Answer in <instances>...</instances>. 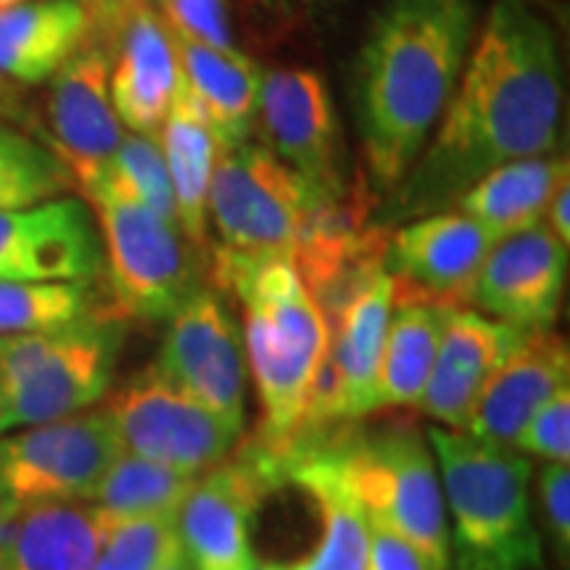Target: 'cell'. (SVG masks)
I'll list each match as a JSON object with an SVG mask.
<instances>
[{"instance_id":"cell-1","label":"cell","mask_w":570,"mask_h":570,"mask_svg":"<svg viewBox=\"0 0 570 570\" xmlns=\"http://www.w3.org/2000/svg\"><path fill=\"white\" fill-rule=\"evenodd\" d=\"M560 122L558 35L529 0H497L436 130L375 223L446 209L491 169L554 154Z\"/></svg>"},{"instance_id":"cell-2","label":"cell","mask_w":570,"mask_h":570,"mask_svg":"<svg viewBox=\"0 0 570 570\" xmlns=\"http://www.w3.org/2000/svg\"><path fill=\"white\" fill-rule=\"evenodd\" d=\"M475 38L473 0H383L352 75L365 183L386 198L423 154Z\"/></svg>"},{"instance_id":"cell-3","label":"cell","mask_w":570,"mask_h":570,"mask_svg":"<svg viewBox=\"0 0 570 570\" xmlns=\"http://www.w3.org/2000/svg\"><path fill=\"white\" fill-rule=\"evenodd\" d=\"M214 285L244 306L248 377L262 407L256 441L281 454L302 420L312 375L327 348V320L291 259L214 254Z\"/></svg>"},{"instance_id":"cell-4","label":"cell","mask_w":570,"mask_h":570,"mask_svg":"<svg viewBox=\"0 0 570 570\" xmlns=\"http://www.w3.org/2000/svg\"><path fill=\"white\" fill-rule=\"evenodd\" d=\"M428 444L436 458L446 518H452L449 550L458 570L541 568L529 458L444 425L428 431Z\"/></svg>"},{"instance_id":"cell-5","label":"cell","mask_w":570,"mask_h":570,"mask_svg":"<svg viewBox=\"0 0 570 570\" xmlns=\"http://www.w3.org/2000/svg\"><path fill=\"white\" fill-rule=\"evenodd\" d=\"M122 341L114 309L59 331L0 336V433L56 423L101 402Z\"/></svg>"},{"instance_id":"cell-6","label":"cell","mask_w":570,"mask_h":570,"mask_svg":"<svg viewBox=\"0 0 570 570\" xmlns=\"http://www.w3.org/2000/svg\"><path fill=\"white\" fill-rule=\"evenodd\" d=\"M96 217L114 312L140 323H167L196 288V248L183 230L140 204L106 173L82 190Z\"/></svg>"},{"instance_id":"cell-7","label":"cell","mask_w":570,"mask_h":570,"mask_svg":"<svg viewBox=\"0 0 570 570\" xmlns=\"http://www.w3.org/2000/svg\"><path fill=\"white\" fill-rule=\"evenodd\" d=\"M346 475L367 520L415 544L436 570H449V518L433 449L412 425L341 436Z\"/></svg>"},{"instance_id":"cell-8","label":"cell","mask_w":570,"mask_h":570,"mask_svg":"<svg viewBox=\"0 0 570 570\" xmlns=\"http://www.w3.org/2000/svg\"><path fill=\"white\" fill-rule=\"evenodd\" d=\"M315 198L265 142L246 140L217 156L209 185V225L223 252L291 259Z\"/></svg>"},{"instance_id":"cell-9","label":"cell","mask_w":570,"mask_h":570,"mask_svg":"<svg viewBox=\"0 0 570 570\" xmlns=\"http://www.w3.org/2000/svg\"><path fill=\"white\" fill-rule=\"evenodd\" d=\"M122 452L106 407L0 433V499L19 512L40 504L88 502Z\"/></svg>"},{"instance_id":"cell-10","label":"cell","mask_w":570,"mask_h":570,"mask_svg":"<svg viewBox=\"0 0 570 570\" xmlns=\"http://www.w3.org/2000/svg\"><path fill=\"white\" fill-rule=\"evenodd\" d=\"M281 483H285L281 460L256 439L198 475L175 518L188 566L194 570L252 566L256 512Z\"/></svg>"},{"instance_id":"cell-11","label":"cell","mask_w":570,"mask_h":570,"mask_svg":"<svg viewBox=\"0 0 570 570\" xmlns=\"http://www.w3.org/2000/svg\"><path fill=\"white\" fill-rule=\"evenodd\" d=\"M125 452L202 475L235 449L240 433L156 365L142 367L106 404Z\"/></svg>"},{"instance_id":"cell-12","label":"cell","mask_w":570,"mask_h":570,"mask_svg":"<svg viewBox=\"0 0 570 570\" xmlns=\"http://www.w3.org/2000/svg\"><path fill=\"white\" fill-rule=\"evenodd\" d=\"M156 365L206 410L244 433L246 348L244 331L217 288L196 285L173 312Z\"/></svg>"},{"instance_id":"cell-13","label":"cell","mask_w":570,"mask_h":570,"mask_svg":"<svg viewBox=\"0 0 570 570\" xmlns=\"http://www.w3.org/2000/svg\"><path fill=\"white\" fill-rule=\"evenodd\" d=\"M256 125L265 146L294 169L317 204L336 202L354 188L341 159V122L327 82L315 69L265 71Z\"/></svg>"},{"instance_id":"cell-14","label":"cell","mask_w":570,"mask_h":570,"mask_svg":"<svg viewBox=\"0 0 570 570\" xmlns=\"http://www.w3.org/2000/svg\"><path fill=\"white\" fill-rule=\"evenodd\" d=\"M491 246V235L462 212L423 214L396 227L383 252L396 304L468 306Z\"/></svg>"},{"instance_id":"cell-15","label":"cell","mask_w":570,"mask_h":570,"mask_svg":"<svg viewBox=\"0 0 570 570\" xmlns=\"http://www.w3.org/2000/svg\"><path fill=\"white\" fill-rule=\"evenodd\" d=\"M111 51L92 38L51 77L46 146L59 156L77 190L101 177L125 138L109 90Z\"/></svg>"},{"instance_id":"cell-16","label":"cell","mask_w":570,"mask_h":570,"mask_svg":"<svg viewBox=\"0 0 570 570\" xmlns=\"http://www.w3.org/2000/svg\"><path fill=\"white\" fill-rule=\"evenodd\" d=\"M101 273V235L85 198L0 209V281L92 283Z\"/></svg>"},{"instance_id":"cell-17","label":"cell","mask_w":570,"mask_h":570,"mask_svg":"<svg viewBox=\"0 0 570 570\" xmlns=\"http://www.w3.org/2000/svg\"><path fill=\"white\" fill-rule=\"evenodd\" d=\"M568 277V246L544 223L494 240L473 288L481 315L518 331H552Z\"/></svg>"},{"instance_id":"cell-18","label":"cell","mask_w":570,"mask_h":570,"mask_svg":"<svg viewBox=\"0 0 570 570\" xmlns=\"http://www.w3.org/2000/svg\"><path fill=\"white\" fill-rule=\"evenodd\" d=\"M341 436L304 439L281 454L283 481H291L315 504L320 539L309 558L288 570H365L370 520L346 475Z\"/></svg>"},{"instance_id":"cell-19","label":"cell","mask_w":570,"mask_h":570,"mask_svg":"<svg viewBox=\"0 0 570 570\" xmlns=\"http://www.w3.org/2000/svg\"><path fill=\"white\" fill-rule=\"evenodd\" d=\"M523 333L468 306L449 312L436 362L417 402L420 412L452 431H465L489 377Z\"/></svg>"},{"instance_id":"cell-20","label":"cell","mask_w":570,"mask_h":570,"mask_svg":"<svg viewBox=\"0 0 570 570\" xmlns=\"http://www.w3.org/2000/svg\"><path fill=\"white\" fill-rule=\"evenodd\" d=\"M566 386H570L568 341L554 331L523 333L489 377L465 431L483 441L515 446L533 412Z\"/></svg>"},{"instance_id":"cell-21","label":"cell","mask_w":570,"mask_h":570,"mask_svg":"<svg viewBox=\"0 0 570 570\" xmlns=\"http://www.w3.org/2000/svg\"><path fill=\"white\" fill-rule=\"evenodd\" d=\"M180 67L167 24L142 0L114 38L109 90L127 132L156 135L173 106Z\"/></svg>"},{"instance_id":"cell-22","label":"cell","mask_w":570,"mask_h":570,"mask_svg":"<svg viewBox=\"0 0 570 570\" xmlns=\"http://www.w3.org/2000/svg\"><path fill=\"white\" fill-rule=\"evenodd\" d=\"M92 35L96 21L82 0H24L0 13V77L48 82Z\"/></svg>"},{"instance_id":"cell-23","label":"cell","mask_w":570,"mask_h":570,"mask_svg":"<svg viewBox=\"0 0 570 570\" xmlns=\"http://www.w3.org/2000/svg\"><path fill=\"white\" fill-rule=\"evenodd\" d=\"M169 38H173L183 82L188 85L209 119L219 151L252 140L256 111H259L262 77H265L259 63L238 48L219 51V48L202 46L175 32H169Z\"/></svg>"},{"instance_id":"cell-24","label":"cell","mask_w":570,"mask_h":570,"mask_svg":"<svg viewBox=\"0 0 570 570\" xmlns=\"http://www.w3.org/2000/svg\"><path fill=\"white\" fill-rule=\"evenodd\" d=\"M394 304V281L383 269L336 317L327 320L325 354L336 367L348 423L377 410V365Z\"/></svg>"},{"instance_id":"cell-25","label":"cell","mask_w":570,"mask_h":570,"mask_svg":"<svg viewBox=\"0 0 570 570\" xmlns=\"http://www.w3.org/2000/svg\"><path fill=\"white\" fill-rule=\"evenodd\" d=\"M164 161H167L169 180H173L177 223L196 252L209 244V185L217 167L219 142L214 138L209 119L188 85L177 82L173 106L159 132Z\"/></svg>"},{"instance_id":"cell-26","label":"cell","mask_w":570,"mask_h":570,"mask_svg":"<svg viewBox=\"0 0 570 570\" xmlns=\"http://www.w3.org/2000/svg\"><path fill=\"white\" fill-rule=\"evenodd\" d=\"M119 520L92 502L21 510L6 547L13 570H92Z\"/></svg>"},{"instance_id":"cell-27","label":"cell","mask_w":570,"mask_h":570,"mask_svg":"<svg viewBox=\"0 0 570 570\" xmlns=\"http://www.w3.org/2000/svg\"><path fill=\"white\" fill-rule=\"evenodd\" d=\"M566 154L533 156L491 169L460 196V212L479 223L491 240L508 238L544 223L547 206L568 183Z\"/></svg>"},{"instance_id":"cell-28","label":"cell","mask_w":570,"mask_h":570,"mask_svg":"<svg viewBox=\"0 0 570 570\" xmlns=\"http://www.w3.org/2000/svg\"><path fill=\"white\" fill-rule=\"evenodd\" d=\"M449 312L436 304H394L377 365V410L417 407Z\"/></svg>"},{"instance_id":"cell-29","label":"cell","mask_w":570,"mask_h":570,"mask_svg":"<svg viewBox=\"0 0 570 570\" xmlns=\"http://www.w3.org/2000/svg\"><path fill=\"white\" fill-rule=\"evenodd\" d=\"M198 475L183 473L140 454L122 452L111 462L88 502L117 520L177 518Z\"/></svg>"},{"instance_id":"cell-30","label":"cell","mask_w":570,"mask_h":570,"mask_svg":"<svg viewBox=\"0 0 570 570\" xmlns=\"http://www.w3.org/2000/svg\"><path fill=\"white\" fill-rule=\"evenodd\" d=\"M106 312L90 283L0 281V336L59 331Z\"/></svg>"},{"instance_id":"cell-31","label":"cell","mask_w":570,"mask_h":570,"mask_svg":"<svg viewBox=\"0 0 570 570\" xmlns=\"http://www.w3.org/2000/svg\"><path fill=\"white\" fill-rule=\"evenodd\" d=\"M71 188L69 173L51 148L32 135L0 127V209H24Z\"/></svg>"},{"instance_id":"cell-32","label":"cell","mask_w":570,"mask_h":570,"mask_svg":"<svg viewBox=\"0 0 570 570\" xmlns=\"http://www.w3.org/2000/svg\"><path fill=\"white\" fill-rule=\"evenodd\" d=\"M109 173L127 194H132L140 204H146L148 209L159 214L167 223L180 227L173 180H169L167 161H164L156 135L125 132L109 164Z\"/></svg>"},{"instance_id":"cell-33","label":"cell","mask_w":570,"mask_h":570,"mask_svg":"<svg viewBox=\"0 0 570 570\" xmlns=\"http://www.w3.org/2000/svg\"><path fill=\"white\" fill-rule=\"evenodd\" d=\"M177 544L175 518L119 520L92 570H156Z\"/></svg>"},{"instance_id":"cell-34","label":"cell","mask_w":570,"mask_h":570,"mask_svg":"<svg viewBox=\"0 0 570 570\" xmlns=\"http://www.w3.org/2000/svg\"><path fill=\"white\" fill-rule=\"evenodd\" d=\"M169 32L209 48H235L227 0H159Z\"/></svg>"},{"instance_id":"cell-35","label":"cell","mask_w":570,"mask_h":570,"mask_svg":"<svg viewBox=\"0 0 570 570\" xmlns=\"http://www.w3.org/2000/svg\"><path fill=\"white\" fill-rule=\"evenodd\" d=\"M512 449L544 462H570V386L533 412Z\"/></svg>"},{"instance_id":"cell-36","label":"cell","mask_w":570,"mask_h":570,"mask_svg":"<svg viewBox=\"0 0 570 570\" xmlns=\"http://www.w3.org/2000/svg\"><path fill=\"white\" fill-rule=\"evenodd\" d=\"M539 499L544 529L562 562L570 554V468L568 462H544L539 470Z\"/></svg>"},{"instance_id":"cell-37","label":"cell","mask_w":570,"mask_h":570,"mask_svg":"<svg viewBox=\"0 0 570 570\" xmlns=\"http://www.w3.org/2000/svg\"><path fill=\"white\" fill-rule=\"evenodd\" d=\"M365 570H436L433 562L402 539L399 533L389 531L386 525H377L370 520L367 539V568Z\"/></svg>"},{"instance_id":"cell-38","label":"cell","mask_w":570,"mask_h":570,"mask_svg":"<svg viewBox=\"0 0 570 570\" xmlns=\"http://www.w3.org/2000/svg\"><path fill=\"white\" fill-rule=\"evenodd\" d=\"M92 13L96 21V32H101L106 40L117 38L119 27L125 24V19L130 17L132 9L142 0H82Z\"/></svg>"},{"instance_id":"cell-39","label":"cell","mask_w":570,"mask_h":570,"mask_svg":"<svg viewBox=\"0 0 570 570\" xmlns=\"http://www.w3.org/2000/svg\"><path fill=\"white\" fill-rule=\"evenodd\" d=\"M547 227H550L554 238L560 240V244H570V185H560L558 194L552 196L550 206H547Z\"/></svg>"},{"instance_id":"cell-40","label":"cell","mask_w":570,"mask_h":570,"mask_svg":"<svg viewBox=\"0 0 570 570\" xmlns=\"http://www.w3.org/2000/svg\"><path fill=\"white\" fill-rule=\"evenodd\" d=\"M21 114V98L17 85L0 77V119H13Z\"/></svg>"},{"instance_id":"cell-41","label":"cell","mask_w":570,"mask_h":570,"mask_svg":"<svg viewBox=\"0 0 570 570\" xmlns=\"http://www.w3.org/2000/svg\"><path fill=\"white\" fill-rule=\"evenodd\" d=\"M17 518H19V510L11 508L6 499H0V550H6V547H9L13 525H17Z\"/></svg>"},{"instance_id":"cell-42","label":"cell","mask_w":570,"mask_h":570,"mask_svg":"<svg viewBox=\"0 0 570 570\" xmlns=\"http://www.w3.org/2000/svg\"><path fill=\"white\" fill-rule=\"evenodd\" d=\"M156 570H194V568L188 566V560H185V554H183V550H180V544H177L175 550L169 552V558L164 560L161 566L156 568Z\"/></svg>"},{"instance_id":"cell-43","label":"cell","mask_w":570,"mask_h":570,"mask_svg":"<svg viewBox=\"0 0 570 570\" xmlns=\"http://www.w3.org/2000/svg\"><path fill=\"white\" fill-rule=\"evenodd\" d=\"M244 570H288V566H277V562H267V560H254L252 566H246Z\"/></svg>"},{"instance_id":"cell-44","label":"cell","mask_w":570,"mask_h":570,"mask_svg":"<svg viewBox=\"0 0 570 570\" xmlns=\"http://www.w3.org/2000/svg\"><path fill=\"white\" fill-rule=\"evenodd\" d=\"M0 570H13L9 554H6V550H0Z\"/></svg>"}]
</instances>
